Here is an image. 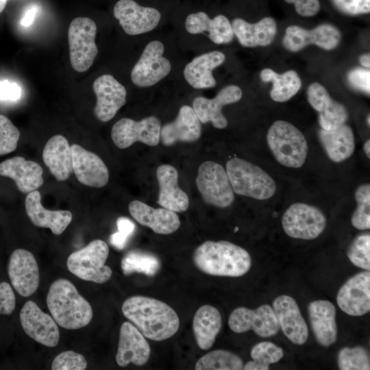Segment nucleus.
I'll return each mask as SVG.
<instances>
[{
	"label": "nucleus",
	"mask_w": 370,
	"mask_h": 370,
	"mask_svg": "<svg viewBox=\"0 0 370 370\" xmlns=\"http://www.w3.org/2000/svg\"><path fill=\"white\" fill-rule=\"evenodd\" d=\"M121 310L123 315L150 340L164 341L178 331L177 314L160 300L145 296H132L124 301Z\"/></svg>",
	"instance_id": "1"
},
{
	"label": "nucleus",
	"mask_w": 370,
	"mask_h": 370,
	"mask_svg": "<svg viewBox=\"0 0 370 370\" xmlns=\"http://www.w3.org/2000/svg\"><path fill=\"white\" fill-rule=\"evenodd\" d=\"M193 260L200 271L214 276L240 277L251 266L249 254L226 241H205L195 250Z\"/></svg>",
	"instance_id": "2"
},
{
	"label": "nucleus",
	"mask_w": 370,
	"mask_h": 370,
	"mask_svg": "<svg viewBox=\"0 0 370 370\" xmlns=\"http://www.w3.org/2000/svg\"><path fill=\"white\" fill-rule=\"evenodd\" d=\"M47 304L55 321L64 329L84 328L91 321L93 316L89 302L66 279H58L51 284Z\"/></svg>",
	"instance_id": "3"
},
{
	"label": "nucleus",
	"mask_w": 370,
	"mask_h": 370,
	"mask_svg": "<svg viewBox=\"0 0 370 370\" xmlns=\"http://www.w3.org/2000/svg\"><path fill=\"white\" fill-rule=\"evenodd\" d=\"M226 173L234 193L264 200L275 193L273 179L260 167L241 158H233L226 164Z\"/></svg>",
	"instance_id": "4"
},
{
	"label": "nucleus",
	"mask_w": 370,
	"mask_h": 370,
	"mask_svg": "<svg viewBox=\"0 0 370 370\" xmlns=\"http://www.w3.org/2000/svg\"><path fill=\"white\" fill-rule=\"evenodd\" d=\"M267 140L276 160L291 168H299L304 164L308 144L303 134L293 124L276 121L269 127Z\"/></svg>",
	"instance_id": "5"
},
{
	"label": "nucleus",
	"mask_w": 370,
	"mask_h": 370,
	"mask_svg": "<svg viewBox=\"0 0 370 370\" xmlns=\"http://www.w3.org/2000/svg\"><path fill=\"white\" fill-rule=\"evenodd\" d=\"M108 254L107 243L102 240H94L69 255L66 261L67 268L83 280L103 284L112 275L111 268L105 264Z\"/></svg>",
	"instance_id": "6"
},
{
	"label": "nucleus",
	"mask_w": 370,
	"mask_h": 370,
	"mask_svg": "<svg viewBox=\"0 0 370 370\" xmlns=\"http://www.w3.org/2000/svg\"><path fill=\"white\" fill-rule=\"evenodd\" d=\"M97 25L88 17H77L68 29L69 58L73 69L79 73L90 69L98 53L95 43Z\"/></svg>",
	"instance_id": "7"
},
{
	"label": "nucleus",
	"mask_w": 370,
	"mask_h": 370,
	"mask_svg": "<svg viewBox=\"0 0 370 370\" xmlns=\"http://www.w3.org/2000/svg\"><path fill=\"white\" fill-rule=\"evenodd\" d=\"M196 185L205 203L227 208L234 200V194L226 171L219 164L206 161L198 169Z\"/></svg>",
	"instance_id": "8"
},
{
	"label": "nucleus",
	"mask_w": 370,
	"mask_h": 370,
	"mask_svg": "<svg viewBox=\"0 0 370 370\" xmlns=\"http://www.w3.org/2000/svg\"><path fill=\"white\" fill-rule=\"evenodd\" d=\"M326 223V217L320 209L304 203L290 206L282 219L285 233L303 240L317 238L323 232Z\"/></svg>",
	"instance_id": "9"
},
{
	"label": "nucleus",
	"mask_w": 370,
	"mask_h": 370,
	"mask_svg": "<svg viewBox=\"0 0 370 370\" xmlns=\"http://www.w3.org/2000/svg\"><path fill=\"white\" fill-rule=\"evenodd\" d=\"M164 51V45L159 40L151 41L146 45L131 71V79L134 85L149 87L169 75L171 64L163 56Z\"/></svg>",
	"instance_id": "10"
},
{
	"label": "nucleus",
	"mask_w": 370,
	"mask_h": 370,
	"mask_svg": "<svg viewBox=\"0 0 370 370\" xmlns=\"http://www.w3.org/2000/svg\"><path fill=\"white\" fill-rule=\"evenodd\" d=\"M161 123L153 116L136 121L129 118H123L112 126L111 137L115 145L120 149L130 147L136 142L149 146L159 143Z\"/></svg>",
	"instance_id": "11"
},
{
	"label": "nucleus",
	"mask_w": 370,
	"mask_h": 370,
	"mask_svg": "<svg viewBox=\"0 0 370 370\" xmlns=\"http://www.w3.org/2000/svg\"><path fill=\"white\" fill-rule=\"evenodd\" d=\"M230 328L235 333L253 330L258 336L269 338L275 335L280 326L271 306L263 304L255 310L238 307L230 314Z\"/></svg>",
	"instance_id": "12"
},
{
	"label": "nucleus",
	"mask_w": 370,
	"mask_h": 370,
	"mask_svg": "<svg viewBox=\"0 0 370 370\" xmlns=\"http://www.w3.org/2000/svg\"><path fill=\"white\" fill-rule=\"evenodd\" d=\"M113 13L123 31L131 36L153 30L161 18L157 9L141 6L134 0H119L114 7Z\"/></svg>",
	"instance_id": "13"
},
{
	"label": "nucleus",
	"mask_w": 370,
	"mask_h": 370,
	"mask_svg": "<svg viewBox=\"0 0 370 370\" xmlns=\"http://www.w3.org/2000/svg\"><path fill=\"white\" fill-rule=\"evenodd\" d=\"M24 332L36 342L49 347H56L60 339L57 323L33 301H27L20 312Z\"/></svg>",
	"instance_id": "14"
},
{
	"label": "nucleus",
	"mask_w": 370,
	"mask_h": 370,
	"mask_svg": "<svg viewBox=\"0 0 370 370\" xmlns=\"http://www.w3.org/2000/svg\"><path fill=\"white\" fill-rule=\"evenodd\" d=\"M8 273L12 286L21 296L29 297L38 289L39 268L32 252L15 249L9 258Z\"/></svg>",
	"instance_id": "15"
},
{
	"label": "nucleus",
	"mask_w": 370,
	"mask_h": 370,
	"mask_svg": "<svg viewBox=\"0 0 370 370\" xmlns=\"http://www.w3.org/2000/svg\"><path fill=\"white\" fill-rule=\"evenodd\" d=\"M336 302L346 314L360 317L370 310V272L365 271L350 278L339 289Z\"/></svg>",
	"instance_id": "16"
},
{
	"label": "nucleus",
	"mask_w": 370,
	"mask_h": 370,
	"mask_svg": "<svg viewBox=\"0 0 370 370\" xmlns=\"http://www.w3.org/2000/svg\"><path fill=\"white\" fill-rule=\"evenodd\" d=\"M340 39L338 29L330 24H323L311 30L291 25L286 29L283 45L291 51H298L310 44L331 50L338 45Z\"/></svg>",
	"instance_id": "17"
},
{
	"label": "nucleus",
	"mask_w": 370,
	"mask_h": 370,
	"mask_svg": "<svg viewBox=\"0 0 370 370\" xmlns=\"http://www.w3.org/2000/svg\"><path fill=\"white\" fill-rule=\"evenodd\" d=\"M92 88L97 98L94 114L100 121H109L125 104L126 89L109 74L98 77L94 81Z\"/></svg>",
	"instance_id": "18"
},
{
	"label": "nucleus",
	"mask_w": 370,
	"mask_h": 370,
	"mask_svg": "<svg viewBox=\"0 0 370 370\" xmlns=\"http://www.w3.org/2000/svg\"><path fill=\"white\" fill-rule=\"evenodd\" d=\"M272 308L279 326L293 343L304 344L308 337V329L296 301L291 296H278L273 302Z\"/></svg>",
	"instance_id": "19"
},
{
	"label": "nucleus",
	"mask_w": 370,
	"mask_h": 370,
	"mask_svg": "<svg viewBox=\"0 0 370 370\" xmlns=\"http://www.w3.org/2000/svg\"><path fill=\"white\" fill-rule=\"evenodd\" d=\"M150 354V346L143 334L132 323H123L115 357L117 365L122 367L130 363L143 366L147 362Z\"/></svg>",
	"instance_id": "20"
},
{
	"label": "nucleus",
	"mask_w": 370,
	"mask_h": 370,
	"mask_svg": "<svg viewBox=\"0 0 370 370\" xmlns=\"http://www.w3.org/2000/svg\"><path fill=\"white\" fill-rule=\"evenodd\" d=\"M71 149L73 171L77 180L93 188L106 186L109 180V172L103 161L97 154L77 144L72 145Z\"/></svg>",
	"instance_id": "21"
},
{
	"label": "nucleus",
	"mask_w": 370,
	"mask_h": 370,
	"mask_svg": "<svg viewBox=\"0 0 370 370\" xmlns=\"http://www.w3.org/2000/svg\"><path fill=\"white\" fill-rule=\"evenodd\" d=\"M242 95V90L238 86H227L213 99L196 97L193 102V108L200 122L202 123L211 122L214 127L223 129L227 125V121L222 113V108L225 105L238 101Z\"/></svg>",
	"instance_id": "22"
},
{
	"label": "nucleus",
	"mask_w": 370,
	"mask_h": 370,
	"mask_svg": "<svg viewBox=\"0 0 370 370\" xmlns=\"http://www.w3.org/2000/svg\"><path fill=\"white\" fill-rule=\"evenodd\" d=\"M307 98L311 106L319 112L321 129L334 130L345 123L348 117L345 107L332 99L321 84H311L307 90Z\"/></svg>",
	"instance_id": "23"
},
{
	"label": "nucleus",
	"mask_w": 370,
	"mask_h": 370,
	"mask_svg": "<svg viewBox=\"0 0 370 370\" xmlns=\"http://www.w3.org/2000/svg\"><path fill=\"white\" fill-rule=\"evenodd\" d=\"M201 134L200 121L194 109L188 106H183L175 119L160 129V140L164 145L171 146L177 142L197 141Z\"/></svg>",
	"instance_id": "24"
},
{
	"label": "nucleus",
	"mask_w": 370,
	"mask_h": 370,
	"mask_svg": "<svg viewBox=\"0 0 370 370\" xmlns=\"http://www.w3.org/2000/svg\"><path fill=\"white\" fill-rule=\"evenodd\" d=\"M131 216L140 225L151 229L159 234H170L180 226L175 212L164 208H154L138 200L132 201L128 206Z\"/></svg>",
	"instance_id": "25"
},
{
	"label": "nucleus",
	"mask_w": 370,
	"mask_h": 370,
	"mask_svg": "<svg viewBox=\"0 0 370 370\" xmlns=\"http://www.w3.org/2000/svg\"><path fill=\"white\" fill-rule=\"evenodd\" d=\"M42 169L37 162L16 156L0 163V175L12 179L23 193L37 190L43 184Z\"/></svg>",
	"instance_id": "26"
},
{
	"label": "nucleus",
	"mask_w": 370,
	"mask_h": 370,
	"mask_svg": "<svg viewBox=\"0 0 370 370\" xmlns=\"http://www.w3.org/2000/svg\"><path fill=\"white\" fill-rule=\"evenodd\" d=\"M25 205L27 214L34 225L49 228L56 235L61 234L73 219V214L69 210L45 208L41 204V195L36 190L27 194Z\"/></svg>",
	"instance_id": "27"
},
{
	"label": "nucleus",
	"mask_w": 370,
	"mask_h": 370,
	"mask_svg": "<svg viewBox=\"0 0 370 370\" xmlns=\"http://www.w3.org/2000/svg\"><path fill=\"white\" fill-rule=\"evenodd\" d=\"M159 185L157 204L175 212L186 211L189 206L186 193L178 186V173L169 164H162L156 170Z\"/></svg>",
	"instance_id": "28"
},
{
	"label": "nucleus",
	"mask_w": 370,
	"mask_h": 370,
	"mask_svg": "<svg viewBox=\"0 0 370 370\" xmlns=\"http://www.w3.org/2000/svg\"><path fill=\"white\" fill-rule=\"evenodd\" d=\"M312 330L319 344L329 347L337 338L336 323V308L328 300H316L310 302L308 307Z\"/></svg>",
	"instance_id": "29"
},
{
	"label": "nucleus",
	"mask_w": 370,
	"mask_h": 370,
	"mask_svg": "<svg viewBox=\"0 0 370 370\" xmlns=\"http://www.w3.org/2000/svg\"><path fill=\"white\" fill-rule=\"evenodd\" d=\"M185 28L191 34L208 32L209 38L218 45L231 42L234 36L229 19L222 14L210 18L204 12L190 14L186 18Z\"/></svg>",
	"instance_id": "30"
},
{
	"label": "nucleus",
	"mask_w": 370,
	"mask_h": 370,
	"mask_svg": "<svg viewBox=\"0 0 370 370\" xmlns=\"http://www.w3.org/2000/svg\"><path fill=\"white\" fill-rule=\"evenodd\" d=\"M225 60V55L214 51L194 58L184 69V76L193 88H210L215 86L216 80L212 71Z\"/></svg>",
	"instance_id": "31"
},
{
	"label": "nucleus",
	"mask_w": 370,
	"mask_h": 370,
	"mask_svg": "<svg viewBox=\"0 0 370 370\" xmlns=\"http://www.w3.org/2000/svg\"><path fill=\"white\" fill-rule=\"evenodd\" d=\"M42 159L58 181L67 180L73 171L71 146L62 135H55L47 142L42 151Z\"/></svg>",
	"instance_id": "32"
},
{
	"label": "nucleus",
	"mask_w": 370,
	"mask_h": 370,
	"mask_svg": "<svg viewBox=\"0 0 370 370\" xmlns=\"http://www.w3.org/2000/svg\"><path fill=\"white\" fill-rule=\"evenodd\" d=\"M232 27L240 44L247 47L269 45L277 32L276 23L271 17L263 18L256 23L237 18L233 20Z\"/></svg>",
	"instance_id": "33"
},
{
	"label": "nucleus",
	"mask_w": 370,
	"mask_h": 370,
	"mask_svg": "<svg viewBox=\"0 0 370 370\" xmlns=\"http://www.w3.org/2000/svg\"><path fill=\"white\" fill-rule=\"evenodd\" d=\"M319 138L328 158L334 162L348 159L354 151V135L345 123L334 130L321 129Z\"/></svg>",
	"instance_id": "34"
},
{
	"label": "nucleus",
	"mask_w": 370,
	"mask_h": 370,
	"mask_svg": "<svg viewBox=\"0 0 370 370\" xmlns=\"http://www.w3.org/2000/svg\"><path fill=\"white\" fill-rule=\"evenodd\" d=\"M222 327L220 312L210 305H204L196 311L193 321V331L198 347L208 350L214 343Z\"/></svg>",
	"instance_id": "35"
},
{
	"label": "nucleus",
	"mask_w": 370,
	"mask_h": 370,
	"mask_svg": "<svg viewBox=\"0 0 370 370\" xmlns=\"http://www.w3.org/2000/svg\"><path fill=\"white\" fill-rule=\"evenodd\" d=\"M260 78L264 82H273L270 95L272 99L277 102L289 100L297 93L301 86V79L293 70L278 74L271 69H264L260 72Z\"/></svg>",
	"instance_id": "36"
},
{
	"label": "nucleus",
	"mask_w": 370,
	"mask_h": 370,
	"mask_svg": "<svg viewBox=\"0 0 370 370\" xmlns=\"http://www.w3.org/2000/svg\"><path fill=\"white\" fill-rule=\"evenodd\" d=\"M160 261L154 254L138 249L126 253L121 262V267L124 275L134 273L146 275H155L160 269Z\"/></svg>",
	"instance_id": "37"
},
{
	"label": "nucleus",
	"mask_w": 370,
	"mask_h": 370,
	"mask_svg": "<svg viewBox=\"0 0 370 370\" xmlns=\"http://www.w3.org/2000/svg\"><path fill=\"white\" fill-rule=\"evenodd\" d=\"M243 361L238 355L223 349L211 351L196 362V370H241Z\"/></svg>",
	"instance_id": "38"
},
{
	"label": "nucleus",
	"mask_w": 370,
	"mask_h": 370,
	"mask_svg": "<svg viewBox=\"0 0 370 370\" xmlns=\"http://www.w3.org/2000/svg\"><path fill=\"white\" fill-rule=\"evenodd\" d=\"M252 360L243 367L245 370H268L269 365L280 361L284 356V351L275 344L262 341L255 345L250 352Z\"/></svg>",
	"instance_id": "39"
},
{
	"label": "nucleus",
	"mask_w": 370,
	"mask_h": 370,
	"mask_svg": "<svg viewBox=\"0 0 370 370\" xmlns=\"http://www.w3.org/2000/svg\"><path fill=\"white\" fill-rule=\"evenodd\" d=\"M337 362L341 370L370 369L369 356L362 346L343 347L338 353Z\"/></svg>",
	"instance_id": "40"
},
{
	"label": "nucleus",
	"mask_w": 370,
	"mask_h": 370,
	"mask_svg": "<svg viewBox=\"0 0 370 370\" xmlns=\"http://www.w3.org/2000/svg\"><path fill=\"white\" fill-rule=\"evenodd\" d=\"M357 207L351 219L352 225L358 230L370 228V185L359 186L355 191Z\"/></svg>",
	"instance_id": "41"
},
{
	"label": "nucleus",
	"mask_w": 370,
	"mask_h": 370,
	"mask_svg": "<svg viewBox=\"0 0 370 370\" xmlns=\"http://www.w3.org/2000/svg\"><path fill=\"white\" fill-rule=\"evenodd\" d=\"M347 255L349 260L356 267L370 270V235L360 234L351 243Z\"/></svg>",
	"instance_id": "42"
},
{
	"label": "nucleus",
	"mask_w": 370,
	"mask_h": 370,
	"mask_svg": "<svg viewBox=\"0 0 370 370\" xmlns=\"http://www.w3.org/2000/svg\"><path fill=\"white\" fill-rule=\"evenodd\" d=\"M20 132L5 116L0 114V156L14 151L18 145Z\"/></svg>",
	"instance_id": "43"
},
{
	"label": "nucleus",
	"mask_w": 370,
	"mask_h": 370,
	"mask_svg": "<svg viewBox=\"0 0 370 370\" xmlns=\"http://www.w3.org/2000/svg\"><path fill=\"white\" fill-rule=\"evenodd\" d=\"M86 367L87 362L84 356L72 350L59 354L51 364L53 370H84Z\"/></svg>",
	"instance_id": "44"
},
{
	"label": "nucleus",
	"mask_w": 370,
	"mask_h": 370,
	"mask_svg": "<svg viewBox=\"0 0 370 370\" xmlns=\"http://www.w3.org/2000/svg\"><path fill=\"white\" fill-rule=\"evenodd\" d=\"M341 12L349 15L367 14L370 12V0H332Z\"/></svg>",
	"instance_id": "45"
},
{
	"label": "nucleus",
	"mask_w": 370,
	"mask_h": 370,
	"mask_svg": "<svg viewBox=\"0 0 370 370\" xmlns=\"http://www.w3.org/2000/svg\"><path fill=\"white\" fill-rule=\"evenodd\" d=\"M16 306V297L13 289L8 282H0V314H12Z\"/></svg>",
	"instance_id": "46"
},
{
	"label": "nucleus",
	"mask_w": 370,
	"mask_h": 370,
	"mask_svg": "<svg viewBox=\"0 0 370 370\" xmlns=\"http://www.w3.org/2000/svg\"><path fill=\"white\" fill-rule=\"evenodd\" d=\"M347 78L352 87L369 94L370 71L369 69H354L348 73Z\"/></svg>",
	"instance_id": "47"
},
{
	"label": "nucleus",
	"mask_w": 370,
	"mask_h": 370,
	"mask_svg": "<svg viewBox=\"0 0 370 370\" xmlns=\"http://www.w3.org/2000/svg\"><path fill=\"white\" fill-rule=\"evenodd\" d=\"M295 6V11L303 16H312L318 13L320 9L319 0H284Z\"/></svg>",
	"instance_id": "48"
},
{
	"label": "nucleus",
	"mask_w": 370,
	"mask_h": 370,
	"mask_svg": "<svg viewBox=\"0 0 370 370\" xmlns=\"http://www.w3.org/2000/svg\"><path fill=\"white\" fill-rule=\"evenodd\" d=\"M21 87L8 80L0 81V100L15 101L20 98Z\"/></svg>",
	"instance_id": "49"
},
{
	"label": "nucleus",
	"mask_w": 370,
	"mask_h": 370,
	"mask_svg": "<svg viewBox=\"0 0 370 370\" xmlns=\"http://www.w3.org/2000/svg\"><path fill=\"white\" fill-rule=\"evenodd\" d=\"M116 226L118 232L128 238L132 235L136 228V225L133 221L125 217H121L117 219Z\"/></svg>",
	"instance_id": "50"
},
{
	"label": "nucleus",
	"mask_w": 370,
	"mask_h": 370,
	"mask_svg": "<svg viewBox=\"0 0 370 370\" xmlns=\"http://www.w3.org/2000/svg\"><path fill=\"white\" fill-rule=\"evenodd\" d=\"M37 12V6L32 5L29 6L25 12L21 20V25L24 27L31 25L34 21Z\"/></svg>",
	"instance_id": "51"
},
{
	"label": "nucleus",
	"mask_w": 370,
	"mask_h": 370,
	"mask_svg": "<svg viewBox=\"0 0 370 370\" xmlns=\"http://www.w3.org/2000/svg\"><path fill=\"white\" fill-rule=\"evenodd\" d=\"M127 240L128 238L121 234L119 232L111 234L109 238L110 244L119 250H121L125 247Z\"/></svg>",
	"instance_id": "52"
},
{
	"label": "nucleus",
	"mask_w": 370,
	"mask_h": 370,
	"mask_svg": "<svg viewBox=\"0 0 370 370\" xmlns=\"http://www.w3.org/2000/svg\"><path fill=\"white\" fill-rule=\"evenodd\" d=\"M360 64L366 68L370 66V56L369 53L364 54L360 58Z\"/></svg>",
	"instance_id": "53"
},
{
	"label": "nucleus",
	"mask_w": 370,
	"mask_h": 370,
	"mask_svg": "<svg viewBox=\"0 0 370 370\" xmlns=\"http://www.w3.org/2000/svg\"><path fill=\"white\" fill-rule=\"evenodd\" d=\"M363 149L367 155V156L369 158H370V140H368L365 142Z\"/></svg>",
	"instance_id": "54"
},
{
	"label": "nucleus",
	"mask_w": 370,
	"mask_h": 370,
	"mask_svg": "<svg viewBox=\"0 0 370 370\" xmlns=\"http://www.w3.org/2000/svg\"><path fill=\"white\" fill-rule=\"evenodd\" d=\"M6 3L7 0H0V13L4 10Z\"/></svg>",
	"instance_id": "55"
},
{
	"label": "nucleus",
	"mask_w": 370,
	"mask_h": 370,
	"mask_svg": "<svg viewBox=\"0 0 370 370\" xmlns=\"http://www.w3.org/2000/svg\"><path fill=\"white\" fill-rule=\"evenodd\" d=\"M368 124L369 125V115L368 116Z\"/></svg>",
	"instance_id": "56"
}]
</instances>
